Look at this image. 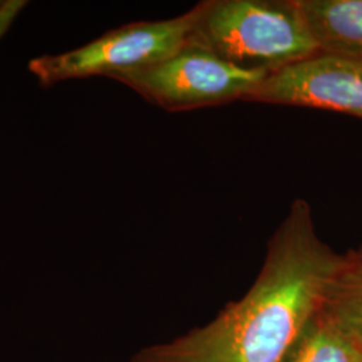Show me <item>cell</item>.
<instances>
[{"label": "cell", "mask_w": 362, "mask_h": 362, "mask_svg": "<svg viewBox=\"0 0 362 362\" xmlns=\"http://www.w3.org/2000/svg\"><path fill=\"white\" fill-rule=\"evenodd\" d=\"M318 50L362 61V0H299Z\"/></svg>", "instance_id": "8992f818"}, {"label": "cell", "mask_w": 362, "mask_h": 362, "mask_svg": "<svg viewBox=\"0 0 362 362\" xmlns=\"http://www.w3.org/2000/svg\"><path fill=\"white\" fill-rule=\"evenodd\" d=\"M358 345V344H357ZM358 348H360V356H361V362H362V345H358Z\"/></svg>", "instance_id": "8fae6325"}, {"label": "cell", "mask_w": 362, "mask_h": 362, "mask_svg": "<svg viewBox=\"0 0 362 362\" xmlns=\"http://www.w3.org/2000/svg\"><path fill=\"white\" fill-rule=\"evenodd\" d=\"M26 6L25 0H0V40L7 34Z\"/></svg>", "instance_id": "9c48e42d"}, {"label": "cell", "mask_w": 362, "mask_h": 362, "mask_svg": "<svg viewBox=\"0 0 362 362\" xmlns=\"http://www.w3.org/2000/svg\"><path fill=\"white\" fill-rule=\"evenodd\" d=\"M191 42L239 69L272 74L320 52L299 0H207Z\"/></svg>", "instance_id": "7a4b0ae2"}, {"label": "cell", "mask_w": 362, "mask_h": 362, "mask_svg": "<svg viewBox=\"0 0 362 362\" xmlns=\"http://www.w3.org/2000/svg\"><path fill=\"white\" fill-rule=\"evenodd\" d=\"M197 13L196 4L175 18L117 27L77 49L34 58L28 70L45 88L81 78L115 79L143 70L164 62L189 42Z\"/></svg>", "instance_id": "3957f363"}, {"label": "cell", "mask_w": 362, "mask_h": 362, "mask_svg": "<svg viewBox=\"0 0 362 362\" xmlns=\"http://www.w3.org/2000/svg\"><path fill=\"white\" fill-rule=\"evenodd\" d=\"M356 254H357V257L362 260V247L360 250H357V251H356Z\"/></svg>", "instance_id": "30bf717a"}, {"label": "cell", "mask_w": 362, "mask_h": 362, "mask_svg": "<svg viewBox=\"0 0 362 362\" xmlns=\"http://www.w3.org/2000/svg\"><path fill=\"white\" fill-rule=\"evenodd\" d=\"M344 260L320 239L310 204L297 199L243 297L207 325L140 350L132 362H284L322 309Z\"/></svg>", "instance_id": "6da1fadb"}, {"label": "cell", "mask_w": 362, "mask_h": 362, "mask_svg": "<svg viewBox=\"0 0 362 362\" xmlns=\"http://www.w3.org/2000/svg\"><path fill=\"white\" fill-rule=\"evenodd\" d=\"M267 74L231 65L188 42L161 64L115 78L168 112L247 101Z\"/></svg>", "instance_id": "277c9868"}, {"label": "cell", "mask_w": 362, "mask_h": 362, "mask_svg": "<svg viewBox=\"0 0 362 362\" xmlns=\"http://www.w3.org/2000/svg\"><path fill=\"white\" fill-rule=\"evenodd\" d=\"M284 362H361V356L358 345L321 309Z\"/></svg>", "instance_id": "ba28073f"}, {"label": "cell", "mask_w": 362, "mask_h": 362, "mask_svg": "<svg viewBox=\"0 0 362 362\" xmlns=\"http://www.w3.org/2000/svg\"><path fill=\"white\" fill-rule=\"evenodd\" d=\"M322 311L356 344L362 345V260L348 252L329 286Z\"/></svg>", "instance_id": "52a82bcc"}, {"label": "cell", "mask_w": 362, "mask_h": 362, "mask_svg": "<svg viewBox=\"0 0 362 362\" xmlns=\"http://www.w3.org/2000/svg\"><path fill=\"white\" fill-rule=\"evenodd\" d=\"M247 101L324 109L362 118V61L318 52L269 74Z\"/></svg>", "instance_id": "5b68a950"}]
</instances>
